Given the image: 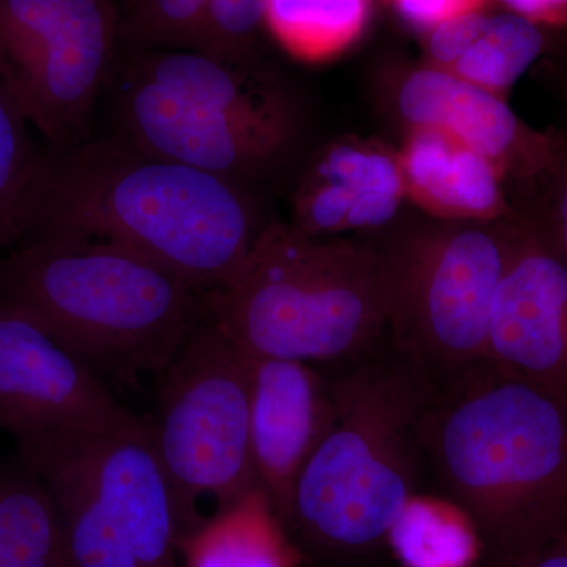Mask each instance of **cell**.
<instances>
[{"label":"cell","mask_w":567,"mask_h":567,"mask_svg":"<svg viewBox=\"0 0 567 567\" xmlns=\"http://www.w3.org/2000/svg\"><path fill=\"white\" fill-rule=\"evenodd\" d=\"M264 227L241 182L112 134L65 151L44 148L21 241H112L208 292L237 274Z\"/></svg>","instance_id":"6da1fadb"},{"label":"cell","mask_w":567,"mask_h":567,"mask_svg":"<svg viewBox=\"0 0 567 567\" xmlns=\"http://www.w3.org/2000/svg\"><path fill=\"white\" fill-rule=\"evenodd\" d=\"M425 487L475 525L487 565L567 532V402L491 360L436 383Z\"/></svg>","instance_id":"7a4b0ae2"},{"label":"cell","mask_w":567,"mask_h":567,"mask_svg":"<svg viewBox=\"0 0 567 567\" xmlns=\"http://www.w3.org/2000/svg\"><path fill=\"white\" fill-rule=\"evenodd\" d=\"M324 372L333 415L298 477L286 528L312 550L352 555L386 540L423 494V424L436 383L388 338Z\"/></svg>","instance_id":"3957f363"},{"label":"cell","mask_w":567,"mask_h":567,"mask_svg":"<svg viewBox=\"0 0 567 567\" xmlns=\"http://www.w3.org/2000/svg\"><path fill=\"white\" fill-rule=\"evenodd\" d=\"M0 300L20 306L102 379L158 377L203 317L204 292L141 254L91 237L0 252Z\"/></svg>","instance_id":"277c9868"},{"label":"cell","mask_w":567,"mask_h":567,"mask_svg":"<svg viewBox=\"0 0 567 567\" xmlns=\"http://www.w3.org/2000/svg\"><path fill=\"white\" fill-rule=\"evenodd\" d=\"M204 305L252 358L336 368L388 338L375 245L315 237L293 224H267L237 274L204 292Z\"/></svg>","instance_id":"5b68a950"},{"label":"cell","mask_w":567,"mask_h":567,"mask_svg":"<svg viewBox=\"0 0 567 567\" xmlns=\"http://www.w3.org/2000/svg\"><path fill=\"white\" fill-rule=\"evenodd\" d=\"M117 132L134 147L241 182L292 141L289 99L254 65L194 50L118 44L110 80Z\"/></svg>","instance_id":"8992f818"},{"label":"cell","mask_w":567,"mask_h":567,"mask_svg":"<svg viewBox=\"0 0 567 567\" xmlns=\"http://www.w3.org/2000/svg\"><path fill=\"white\" fill-rule=\"evenodd\" d=\"M17 445L58 511L62 567H178L177 511L148 436L54 431Z\"/></svg>","instance_id":"52a82bcc"},{"label":"cell","mask_w":567,"mask_h":567,"mask_svg":"<svg viewBox=\"0 0 567 567\" xmlns=\"http://www.w3.org/2000/svg\"><path fill=\"white\" fill-rule=\"evenodd\" d=\"M156 379L148 442L183 539L204 524L199 499L210 496L219 513L260 488L251 447L252 357L205 309Z\"/></svg>","instance_id":"ba28073f"},{"label":"cell","mask_w":567,"mask_h":567,"mask_svg":"<svg viewBox=\"0 0 567 567\" xmlns=\"http://www.w3.org/2000/svg\"><path fill=\"white\" fill-rule=\"evenodd\" d=\"M487 223L420 224L375 245L388 339L435 383L486 360L509 238Z\"/></svg>","instance_id":"9c48e42d"},{"label":"cell","mask_w":567,"mask_h":567,"mask_svg":"<svg viewBox=\"0 0 567 567\" xmlns=\"http://www.w3.org/2000/svg\"><path fill=\"white\" fill-rule=\"evenodd\" d=\"M0 431L148 436L102 375L20 306L0 300Z\"/></svg>","instance_id":"30bf717a"},{"label":"cell","mask_w":567,"mask_h":567,"mask_svg":"<svg viewBox=\"0 0 567 567\" xmlns=\"http://www.w3.org/2000/svg\"><path fill=\"white\" fill-rule=\"evenodd\" d=\"M121 0H65L61 21L14 102L50 151L87 136L118 51Z\"/></svg>","instance_id":"8fae6325"},{"label":"cell","mask_w":567,"mask_h":567,"mask_svg":"<svg viewBox=\"0 0 567 567\" xmlns=\"http://www.w3.org/2000/svg\"><path fill=\"white\" fill-rule=\"evenodd\" d=\"M487 360L567 402V264L535 241L509 240L487 328Z\"/></svg>","instance_id":"7c38bea8"},{"label":"cell","mask_w":567,"mask_h":567,"mask_svg":"<svg viewBox=\"0 0 567 567\" xmlns=\"http://www.w3.org/2000/svg\"><path fill=\"white\" fill-rule=\"evenodd\" d=\"M333 415L324 369L252 358L251 447L257 480L284 527L295 486Z\"/></svg>","instance_id":"4fadbf2b"},{"label":"cell","mask_w":567,"mask_h":567,"mask_svg":"<svg viewBox=\"0 0 567 567\" xmlns=\"http://www.w3.org/2000/svg\"><path fill=\"white\" fill-rule=\"evenodd\" d=\"M405 196L399 155L342 141L312 159L293 200V226L315 237H341L394 221Z\"/></svg>","instance_id":"5bb4252c"},{"label":"cell","mask_w":567,"mask_h":567,"mask_svg":"<svg viewBox=\"0 0 567 567\" xmlns=\"http://www.w3.org/2000/svg\"><path fill=\"white\" fill-rule=\"evenodd\" d=\"M395 102L412 132L446 134L495 164L518 137L516 115L498 93L429 63L406 74Z\"/></svg>","instance_id":"9a60e30c"},{"label":"cell","mask_w":567,"mask_h":567,"mask_svg":"<svg viewBox=\"0 0 567 567\" xmlns=\"http://www.w3.org/2000/svg\"><path fill=\"white\" fill-rule=\"evenodd\" d=\"M399 163L405 194L439 219L487 223L502 208L498 166L446 134L412 132Z\"/></svg>","instance_id":"2e32d148"},{"label":"cell","mask_w":567,"mask_h":567,"mask_svg":"<svg viewBox=\"0 0 567 567\" xmlns=\"http://www.w3.org/2000/svg\"><path fill=\"white\" fill-rule=\"evenodd\" d=\"M178 554L186 567H297L300 561L262 488L183 537Z\"/></svg>","instance_id":"e0dca14e"},{"label":"cell","mask_w":567,"mask_h":567,"mask_svg":"<svg viewBox=\"0 0 567 567\" xmlns=\"http://www.w3.org/2000/svg\"><path fill=\"white\" fill-rule=\"evenodd\" d=\"M62 561L50 492L20 457L0 461V567H62Z\"/></svg>","instance_id":"ac0fdd59"},{"label":"cell","mask_w":567,"mask_h":567,"mask_svg":"<svg viewBox=\"0 0 567 567\" xmlns=\"http://www.w3.org/2000/svg\"><path fill=\"white\" fill-rule=\"evenodd\" d=\"M386 540L405 567H470L484 555L464 511L434 494L410 498Z\"/></svg>","instance_id":"d6986e66"},{"label":"cell","mask_w":567,"mask_h":567,"mask_svg":"<svg viewBox=\"0 0 567 567\" xmlns=\"http://www.w3.org/2000/svg\"><path fill=\"white\" fill-rule=\"evenodd\" d=\"M371 0H267L265 29L290 54L324 61L364 35Z\"/></svg>","instance_id":"ffe728a7"},{"label":"cell","mask_w":567,"mask_h":567,"mask_svg":"<svg viewBox=\"0 0 567 567\" xmlns=\"http://www.w3.org/2000/svg\"><path fill=\"white\" fill-rule=\"evenodd\" d=\"M544 50L539 24L513 13H487L483 31L450 71L499 93L516 84Z\"/></svg>","instance_id":"44dd1931"},{"label":"cell","mask_w":567,"mask_h":567,"mask_svg":"<svg viewBox=\"0 0 567 567\" xmlns=\"http://www.w3.org/2000/svg\"><path fill=\"white\" fill-rule=\"evenodd\" d=\"M43 153L24 112L0 81V252L24 238Z\"/></svg>","instance_id":"7402d4cb"},{"label":"cell","mask_w":567,"mask_h":567,"mask_svg":"<svg viewBox=\"0 0 567 567\" xmlns=\"http://www.w3.org/2000/svg\"><path fill=\"white\" fill-rule=\"evenodd\" d=\"M65 0H0V81L13 93L61 21Z\"/></svg>","instance_id":"603a6c76"},{"label":"cell","mask_w":567,"mask_h":567,"mask_svg":"<svg viewBox=\"0 0 567 567\" xmlns=\"http://www.w3.org/2000/svg\"><path fill=\"white\" fill-rule=\"evenodd\" d=\"M210 0H121L118 43L147 50H188Z\"/></svg>","instance_id":"cb8c5ba5"},{"label":"cell","mask_w":567,"mask_h":567,"mask_svg":"<svg viewBox=\"0 0 567 567\" xmlns=\"http://www.w3.org/2000/svg\"><path fill=\"white\" fill-rule=\"evenodd\" d=\"M265 13L267 0H210L188 50L254 65L257 39L265 29Z\"/></svg>","instance_id":"d4e9b609"},{"label":"cell","mask_w":567,"mask_h":567,"mask_svg":"<svg viewBox=\"0 0 567 567\" xmlns=\"http://www.w3.org/2000/svg\"><path fill=\"white\" fill-rule=\"evenodd\" d=\"M487 11L475 10L458 14L436 24L424 32V51L429 65L450 70L472 47L473 41L483 31Z\"/></svg>","instance_id":"484cf974"},{"label":"cell","mask_w":567,"mask_h":567,"mask_svg":"<svg viewBox=\"0 0 567 567\" xmlns=\"http://www.w3.org/2000/svg\"><path fill=\"white\" fill-rule=\"evenodd\" d=\"M395 13L421 33L458 14L483 9L486 0H390Z\"/></svg>","instance_id":"4316f807"},{"label":"cell","mask_w":567,"mask_h":567,"mask_svg":"<svg viewBox=\"0 0 567 567\" xmlns=\"http://www.w3.org/2000/svg\"><path fill=\"white\" fill-rule=\"evenodd\" d=\"M507 11L536 24H567V0H498Z\"/></svg>","instance_id":"83f0119b"},{"label":"cell","mask_w":567,"mask_h":567,"mask_svg":"<svg viewBox=\"0 0 567 567\" xmlns=\"http://www.w3.org/2000/svg\"><path fill=\"white\" fill-rule=\"evenodd\" d=\"M487 567H567V532L522 557Z\"/></svg>","instance_id":"f1b7e54d"},{"label":"cell","mask_w":567,"mask_h":567,"mask_svg":"<svg viewBox=\"0 0 567 567\" xmlns=\"http://www.w3.org/2000/svg\"><path fill=\"white\" fill-rule=\"evenodd\" d=\"M558 252L567 264V183L559 205V246Z\"/></svg>","instance_id":"f546056e"}]
</instances>
